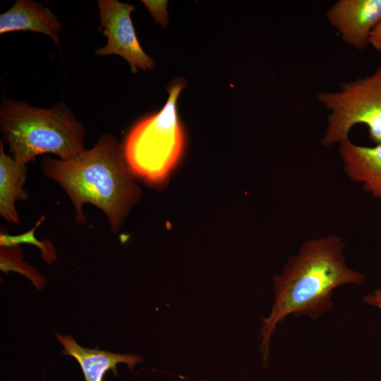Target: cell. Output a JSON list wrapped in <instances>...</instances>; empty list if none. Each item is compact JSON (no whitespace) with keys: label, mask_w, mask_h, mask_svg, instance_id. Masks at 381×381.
<instances>
[{"label":"cell","mask_w":381,"mask_h":381,"mask_svg":"<svg viewBox=\"0 0 381 381\" xmlns=\"http://www.w3.org/2000/svg\"><path fill=\"white\" fill-rule=\"evenodd\" d=\"M344 244L334 234L306 241L282 273L272 277L274 302L262 319L260 346L265 365L277 325L290 315L315 320L333 307V291L345 284H361L365 276L346 265Z\"/></svg>","instance_id":"cell-1"},{"label":"cell","mask_w":381,"mask_h":381,"mask_svg":"<svg viewBox=\"0 0 381 381\" xmlns=\"http://www.w3.org/2000/svg\"><path fill=\"white\" fill-rule=\"evenodd\" d=\"M41 167L44 175L70 198L78 224H87L83 207L91 204L102 211L110 230L117 233L140 198V189L126 164L122 145L110 133L101 135L92 147L73 158L45 156Z\"/></svg>","instance_id":"cell-2"},{"label":"cell","mask_w":381,"mask_h":381,"mask_svg":"<svg viewBox=\"0 0 381 381\" xmlns=\"http://www.w3.org/2000/svg\"><path fill=\"white\" fill-rule=\"evenodd\" d=\"M0 128L11 156L25 165L41 155L54 154L68 159L85 150V128L63 102L40 108L4 98Z\"/></svg>","instance_id":"cell-3"},{"label":"cell","mask_w":381,"mask_h":381,"mask_svg":"<svg viewBox=\"0 0 381 381\" xmlns=\"http://www.w3.org/2000/svg\"><path fill=\"white\" fill-rule=\"evenodd\" d=\"M185 85L183 78L172 82L164 106L135 123L122 145L133 174L150 186H162L183 155L186 138L176 103Z\"/></svg>","instance_id":"cell-4"},{"label":"cell","mask_w":381,"mask_h":381,"mask_svg":"<svg viewBox=\"0 0 381 381\" xmlns=\"http://www.w3.org/2000/svg\"><path fill=\"white\" fill-rule=\"evenodd\" d=\"M317 98L329 111L322 145L349 139L358 124L366 126L375 145L381 143V64L371 74L343 83L337 91L319 92Z\"/></svg>","instance_id":"cell-5"},{"label":"cell","mask_w":381,"mask_h":381,"mask_svg":"<svg viewBox=\"0 0 381 381\" xmlns=\"http://www.w3.org/2000/svg\"><path fill=\"white\" fill-rule=\"evenodd\" d=\"M97 4L101 20L99 31L107 37V42L97 49L95 54L120 56L127 61L133 73L138 68L152 70L155 61L143 50L131 18L135 7L117 0H99Z\"/></svg>","instance_id":"cell-6"},{"label":"cell","mask_w":381,"mask_h":381,"mask_svg":"<svg viewBox=\"0 0 381 381\" xmlns=\"http://www.w3.org/2000/svg\"><path fill=\"white\" fill-rule=\"evenodd\" d=\"M326 16L346 44L363 50L381 22V0H339L328 8Z\"/></svg>","instance_id":"cell-7"},{"label":"cell","mask_w":381,"mask_h":381,"mask_svg":"<svg viewBox=\"0 0 381 381\" xmlns=\"http://www.w3.org/2000/svg\"><path fill=\"white\" fill-rule=\"evenodd\" d=\"M62 25L51 10L32 0H17L0 15V33L32 31L49 37L59 47Z\"/></svg>","instance_id":"cell-8"},{"label":"cell","mask_w":381,"mask_h":381,"mask_svg":"<svg viewBox=\"0 0 381 381\" xmlns=\"http://www.w3.org/2000/svg\"><path fill=\"white\" fill-rule=\"evenodd\" d=\"M344 170L353 181L381 199V143L373 147L353 143L349 139L339 144Z\"/></svg>","instance_id":"cell-9"},{"label":"cell","mask_w":381,"mask_h":381,"mask_svg":"<svg viewBox=\"0 0 381 381\" xmlns=\"http://www.w3.org/2000/svg\"><path fill=\"white\" fill-rule=\"evenodd\" d=\"M64 347L63 355L73 357L79 363L85 381H103L107 371L117 376V364L125 363L131 370L143 358L139 355L121 354L98 349L85 348L68 335L56 334Z\"/></svg>","instance_id":"cell-10"},{"label":"cell","mask_w":381,"mask_h":381,"mask_svg":"<svg viewBox=\"0 0 381 381\" xmlns=\"http://www.w3.org/2000/svg\"><path fill=\"white\" fill-rule=\"evenodd\" d=\"M28 169L7 155L0 140V214L12 224H20V220L16 208L17 200H27L28 193L24 190Z\"/></svg>","instance_id":"cell-11"},{"label":"cell","mask_w":381,"mask_h":381,"mask_svg":"<svg viewBox=\"0 0 381 381\" xmlns=\"http://www.w3.org/2000/svg\"><path fill=\"white\" fill-rule=\"evenodd\" d=\"M45 217H41L36 224L29 231L18 235H10L1 230L0 246L1 247H13L20 246L21 243L32 244L40 249L42 258L49 262L56 259V253L52 243L49 241H40L36 238L35 232L37 228L44 221Z\"/></svg>","instance_id":"cell-12"},{"label":"cell","mask_w":381,"mask_h":381,"mask_svg":"<svg viewBox=\"0 0 381 381\" xmlns=\"http://www.w3.org/2000/svg\"><path fill=\"white\" fill-rule=\"evenodd\" d=\"M20 246L1 247V269L3 271L14 270L31 279H36V272L25 264L20 257Z\"/></svg>","instance_id":"cell-13"},{"label":"cell","mask_w":381,"mask_h":381,"mask_svg":"<svg viewBox=\"0 0 381 381\" xmlns=\"http://www.w3.org/2000/svg\"><path fill=\"white\" fill-rule=\"evenodd\" d=\"M155 21L163 28L168 25L167 1H142Z\"/></svg>","instance_id":"cell-14"},{"label":"cell","mask_w":381,"mask_h":381,"mask_svg":"<svg viewBox=\"0 0 381 381\" xmlns=\"http://www.w3.org/2000/svg\"><path fill=\"white\" fill-rule=\"evenodd\" d=\"M363 301L381 311V288H377L373 292L366 294L363 297Z\"/></svg>","instance_id":"cell-15"},{"label":"cell","mask_w":381,"mask_h":381,"mask_svg":"<svg viewBox=\"0 0 381 381\" xmlns=\"http://www.w3.org/2000/svg\"><path fill=\"white\" fill-rule=\"evenodd\" d=\"M369 45L372 46L376 52L381 53V22L371 32Z\"/></svg>","instance_id":"cell-16"}]
</instances>
